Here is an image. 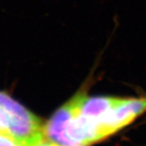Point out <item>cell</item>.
I'll use <instances>...</instances> for the list:
<instances>
[{"instance_id": "6da1fadb", "label": "cell", "mask_w": 146, "mask_h": 146, "mask_svg": "<svg viewBox=\"0 0 146 146\" xmlns=\"http://www.w3.org/2000/svg\"><path fill=\"white\" fill-rule=\"evenodd\" d=\"M0 106L7 116V136L19 146H36L45 140L44 125L31 111L0 92Z\"/></svg>"}, {"instance_id": "7a4b0ae2", "label": "cell", "mask_w": 146, "mask_h": 146, "mask_svg": "<svg viewBox=\"0 0 146 146\" xmlns=\"http://www.w3.org/2000/svg\"><path fill=\"white\" fill-rule=\"evenodd\" d=\"M0 146H19L11 137L0 134Z\"/></svg>"}, {"instance_id": "3957f363", "label": "cell", "mask_w": 146, "mask_h": 146, "mask_svg": "<svg viewBox=\"0 0 146 146\" xmlns=\"http://www.w3.org/2000/svg\"><path fill=\"white\" fill-rule=\"evenodd\" d=\"M36 146H58L57 145H55V144H54L52 142H50V141H42V142H40L38 145H36Z\"/></svg>"}]
</instances>
